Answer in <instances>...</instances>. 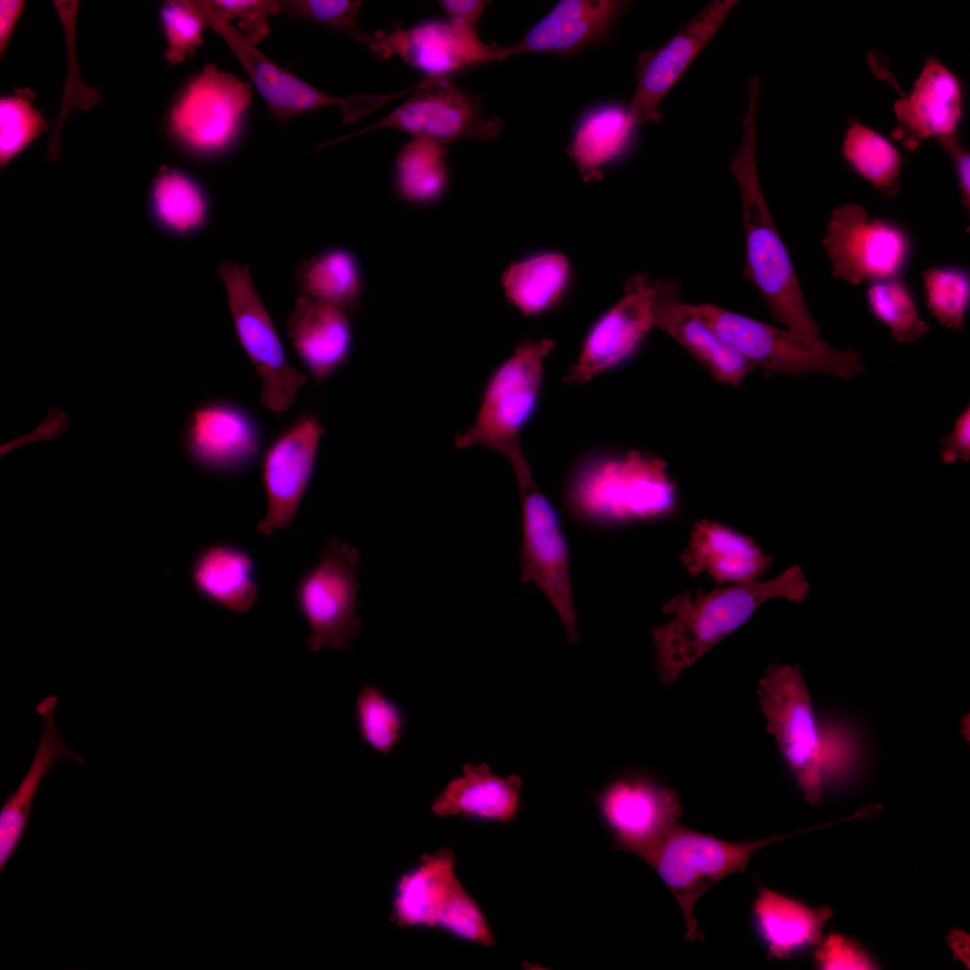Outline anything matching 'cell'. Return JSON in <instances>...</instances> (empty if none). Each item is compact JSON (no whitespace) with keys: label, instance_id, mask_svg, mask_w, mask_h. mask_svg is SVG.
I'll return each mask as SVG.
<instances>
[{"label":"cell","instance_id":"277c9868","mask_svg":"<svg viewBox=\"0 0 970 970\" xmlns=\"http://www.w3.org/2000/svg\"><path fill=\"white\" fill-rule=\"evenodd\" d=\"M554 346L550 339L517 345L513 355L489 375L477 417L467 430L456 435L455 447L483 445L502 454L513 469L527 463L521 432L537 410L543 362Z\"/></svg>","mask_w":970,"mask_h":970},{"label":"cell","instance_id":"6da1fadb","mask_svg":"<svg viewBox=\"0 0 970 970\" xmlns=\"http://www.w3.org/2000/svg\"><path fill=\"white\" fill-rule=\"evenodd\" d=\"M809 585L802 569L794 565L765 581H751L719 587L694 595L683 592L667 602L663 610L672 620L651 634L656 668L660 682L672 684L679 675L725 637L744 624L766 601L782 597L804 601Z\"/></svg>","mask_w":970,"mask_h":970},{"label":"cell","instance_id":"4dcf8cb0","mask_svg":"<svg viewBox=\"0 0 970 970\" xmlns=\"http://www.w3.org/2000/svg\"><path fill=\"white\" fill-rule=\"evenodd\" d=\"M147 212L162 232L187 237L207 225L210 204L206 190L195 177L183 170L163 165L151 183Z\"/></svg>","mask_w":970,"mask_h":970},{"label":"cell","instance_id":"d6a6232c","mask_svg":"<svg viewBox=\"0 0 970 970\" xmlns=\"http://www.w3.org/2000/svg\"><path fill=\"white\" fill-rule=\"evenodd\" d=\"M636 125L627 109L596 107L579 120L567 149L585 181L601 180L603 169L627 148Z\"/></svg>","mask_w":970,"mask_h":970},{"label":"cell","instance_id":"9a60e30c","mask_svg":"<svg viewBox=\"0 0 970 970\" xmlns=\"http://www.w3.org/2000/svg\"><path fill=\"white\" fill-rule=\"evenodd\" d=\"M734 0H714L690 19L664 45L637 57L636 86L628 114L636 126L662 118L659 105L717 33Z\"/></svg>","mask_w":970,"mask_h":970},{"label":"cell","instance_id":"bcb514c9","mask_svg":"<svg viewBox=\"0 0 970 970\" xmlns=\"http://www.w3.org/2000/svg\"><path fill=\"white\" fill-rule=\"evenodd\" d=\"M939 454L943 462L955 463L957 460L968 462L970 460V405H967L957 415L953 430L947 436L939 438Z\"/></svg>","mask_w":970,"mask_h":970},{"label":"cell","instance_id":"7c38bea8","mask_svg":"<svg viewBox=\"0 0 970 970\" xmlns=\"http://www.w3.org/2000/svg\"><path fill=\"white\" fill-rule=\"evenodd\" d=\"M515 474L522 507V581L534 583L542 591L563 622L569 640L577 643L569 551L560 516L536 487L529 466Z\"/></svg>","mask_w":970,"mask_h":970},{"label":"cell","instance_id":"1f68e13d","mask_svg":"<svg viewBox=\"0 0 970 970\" xmlns=\"http://www.w3.org/2000/svg\"><path fill=\"white\" fill-rule=\"evenodd\" d=\"M571 279L569 260L558 251H542L512 262L501 284L508 302L525 315L552 309L564 298Z\"/></svg>","mask_w":970,"mask_h":970},{"label":"cell","instance_id":"f6af8a7d","mask_svg":"<svg viewBox=\"0 0 970 970\" xmlns=\"http://www.w3.org/2000/svg\"><path fill=\"white\" fill-rule=\"evenodd\" d=\"M822 969H873L875 964L858 944L839 934L828 936L815 953Z\"/></svg>","mask_w":970,"mask_h":970},{"label":"cell","instance_id":"f35d334b","mask_svg":"<svg viewBox=\"0 0 970 970\" xmlns=\"http://www.w3.org/2000/svg\"><path fill=\"white\" fill-rule=\"evenodd\" d=\"M922 284L930 313L947 328L962 331L970 302L968 272L957 266H934L922 272Z\"/></svg>","mask_w":970,"mask_h":970},{"label":"cell","instance_id":"60d3db41","mask_svg":"<svg viewBox=\"0 0 970 970\" xmlns=\"http://www.w3.org/2000/svg\"><path fill=\"white\" fill-rule=\"evenodd\" d=\"M159 15L167 44L163 56L171 66H175L192 56L202 44L207 22L196 1H166Z\"/></svg>","mask_w":970,"mask_h":970},{"label":"cell","instance_id":"d590c367","mask_svg":"<svg viewBox=\"0 0 970 970\" xmlns=\"http://www.w3.org/2000/svg\"><path fill=\"white\" fill-rule=\"evenodd\" d=\"M842 150L851 168L877 190L888 197L896 193L902 158L886 138L856 123L847 130Z\"/></svg>","mask_w":970,"mask_h":970},{"label":"cell","instance_id":"e575fe53","mask_svg":"<svg viewBox=\"0 0 970 970\" xmlns=\"http://www.w3.org/2000/svg\"><path fill=\"white\" fill-rule=\"evenodd\" d=\"M445 146L412 137L398 153L394 167V185L405 201L426 205L436 202L445 192L448 170Z\"/></svg>","mask_w":970,"mask_h":970},{"label":"cell","instance_id":"9c48e42d","mask_svg":"<svg viewBox=\"0 0 970 970\" xmlns=\"http://www.w3.org/2000/svg\"><path fill=\"white\" fill-rule=\"evenodd\" d=\"M359 563L356 547L331 538L323 545L317 564L296 583L295 603L311 628L305 644L312 651H349L358 636Z\"/></svg>","mask_w":970,"mask_h":970},{"label":"cell","instance_id":"836d02e7","mask_svg":"<svg viewBox=\"0 0 970 970\" xmlns=\"http://www.w3.org/2000/svg\"><path fill=\"white\" fill-rule=\"evenodd\" d=\"M300 295L337 307L346 313L356 312L362 301L365 283L360 264L349 250H324L295 267Z\"/></svg>","mask_w":970,"mask_h":970},{"label":"cell","instance_id":"52a82bcc","mask_svg":"<svg viewBox=\"0 0 970 970\" xmlns=\"http://www.w3.org/2000/svg\"><path fill=\"white\" fill-rule=\"evenodd\" d=\"M787 835L731 842L678 824L647 857L675 897L685 921V939L703 940L693 909L698 899L726 876L744 871L751 856Z\"/></svg>","mask_w":970,"mask_h":970},{"label":"cell","instance_id":"83f0119b","mask_svg":"<svg viewBox=\"0 0 970 970\" xmlns=\"http://www.w3.org/2000/svg\"><path fill=\"white\" fill-rule=\"evenodd\" d=\"M961 88L957 78L936 59H929L912 93L895 105L898 119L917 139L947 137L961 117Z\"/></svg>","mask_w":970,"mask_h":970},{"label":"cell","instance_id":"f1b7e54d","mask_svg":"<svg viewBox=\"0 0 970 970\" xmlns=\"http://www.w3.org/2000/svg\"><path fill=\"white\" fill-rule=\"evenodd\" d=\"M752 913L768 957L780 959L818 944L833 914L828 907L812 908L766 887L758 890Z\"/></svg>","mask_w":970,"mask_h":970},{"label":"cell","instance_id":"44dd1931","mask_svg":"<svg viewBox=\"0 0 970 970\" xmlns=\"http://www.w3.org/2000/svg\"><path fill=\"white\" fill-rule=\"evenodd\" d=\"M184 445L200 467L216 473H236L258 457L260 432L247 410L227 401H210L192 412Z\"/></svg>","mask_w":970,"mask_h":970},{"label":"cell","instance_id":"8d00e7d4","mask_svg":"<svg viewBox=\"0 0 970 970\" xmlns=\"http://www.w3.org/2000/svg\"><path fill=\"white\" fill-rule=\"evenodd\" d=\"M866 299L871 315L889 328L897 342L913 343L929 332L930 326L921 317L911 290L899 276L869 281Z\"/></svg>","mask_w":970,"mask_h":970},{"label":"cell","instance_id":"d4e9b609","mask_svg":"<svg viewBox=\"0 0 970 970\" xmlns=\"http://www.w3.org/2000/svg\"><path fill=\"white\" fill-rule=\"evenodd\" d=\"M57 697L48 695L36 706L44 728L31 766L17 789L10 793L0 811V869L6 866L26 831L35 793L51 767L68 758L84 765V758L67 747L56 728L54 711Z\"/></svg>","mask_w":970,"mask_h":970},{"label":"cell","instance_id":"8fae6325","mask_svg":"<svg viewBox=\"0 0 970 970\" xmlns=\"http://www.w3.org/2000/svg\"><path fill=\"white\" fill-rule=\"evenodd\" d=\"M196 2L207 26L215 31L229 46L251 79V84L264 100L269 112L279 120L336 106L342 114V124L348 125L412 89L410 87L409 90L385 95L337 97L327 94L268 58L232 24L214 14L204 0Z\"/></svg>","mask_w":970,"mask_h":970},{"label":"cell","instance_id":"ba28073f","mask_svg":"<svg viewBox=\"0 0 970 970\" xmlns=\"http://www.w3.org/2000/svg\"><path fill=\"white\" fill-rule=\"evenodd\" d=\"M252 101V84L207 64L170 108L167 128L185 151L200 157L226 152L238 139Z\"/></svg>","mask_w":970,"mask_h":970},{"label":"cell","instance_id":"7a4b0ae2","mask_svg":"<svg viewBox=\"0 0 970 970\" xmlns=\"http://www.w3.org/2000/svg\"><path fill=\"white\" fill-rule=\"evenodd\" d=\"M757 98V93H748L741 145L729 163L742 200L745 241L743 274L756 287L776 321L803 337L818 339L820 328L808 311L788 249L761 190L756 163Z\"/></svg>","mask_w":970,"mask_h":970},{"label":"cell","instance_id":"5b68a950","mask_svg":"<svg viewBox=\"0 0 970 970\" xmlns=\"http://www.w3.org/2000/svg\"><path fill=\"white\" fill-rule=\"evenodd\" d=\"M767 730L780 747L805 798L819 804L832 762L833 728H820L798 666L772 665L760 680Z\"/></svg>","mask_w":970,"mask_h":970},{"label":"cell","instance_id":"5bb4252c","mask_svg":"<svg viewBox=\"0 0 970 970\" xmlns=\"http://www.w3.org/2000/svg\"><path fill=\"white\" fill-rule=\"evenodd\" d=\"M822 243L832 275L853 286L899 276L912 249L909 235L901 226L870 218L856 204L833 210Z\"/></svg>","mask_w":970,"mask_h":970},{"label":"cell","instance_id":"74e56055","mask_svg":"<svg viewBox=\"0 0 970 970\" xmlns=\"http://www.w3.org/2000/svg\"><path fill=\"white\" fill-rule=\"evenodd\" d=\"M355 715L362 741L378 753L389 754L402 737L405 720L401 708L375 685L366 684L359 692Z\"/></svg>","mask_w":970,"mask_h":970},{"label":"cell","instance_id":"484cf974","mask_svg":"<svg viewBox=\"0 0 970 970\" xmlns=\"http://www.w3.org/2000/svg\"><path fill=\"white\" fill-rule=\"evenodd\" d=\"M522 780L517 775H496L489 766L466 763L463 774L452 779L437 795L431 810L441 817L511 821L516 815Z\"/></svg>","mask_w":970,"mask_h":970},{"label":"cell","instance_id":"30bf717a","mask_svg":"<svg viewBox=\"0 0 970 970\" xmlns=\"http://www.w3.org/2000/svg\"><path fill=\"white\" fill-rule=\"evenodd\" d=\"M218 274L241 346L261 381L260 403L273 412L287 410L306 377L287 360L272 319L256 292L248 266L225 260Z\"/></svg>","mask_w":970,"mask_h":970},{"label":"cell","instance_id":"7402d4cb","mask_svg":"<svg viewBox=\"0 0 970 970\" xmlns=\"http://www.w3.org/2000/svg\"><path fill=\"white\" fill-rule=\"evenodd\" d=\"M652 323L700 361L719 382L739 386L755 366L723 340L700 316L695 304L681 300L673 280L652 281Z\"/></svg>","mask_w":970,"mask_h":970},{"label":"cell","instance_id":"c3c4849f","mask_svg":"<svg viewBox=\"0 0 970 970\" xmlns=\"http://www.w3.org/2000/svg\"><path fill=\"white\" fill-rule=\"evenodd\" d=\"M24 7L20 0H2L0 2V50L1 55L7 47L13 30Z\"/></svg>","mask_w":970,"mask_h":970},{"label":"cell","instance_id":"603a6c76","mask_svg":"<svg viewBox=\"0 0 970 970\" xmlns=\"http://www.w3.org/2000/svg\"><path fill=\"white\" fill-rule=\"evenodd\" d=\"M291 343L309 372L324 381L350 357L353 333L342 310L308 296H297L287 320Z\"/></svg>","mask_w":970,"mask_h":970},{"label":"cell","instance_id":"ac0fdd59","mask_svg":"<svg viewBox=\"0 0 970 970\" xmlns=\"http://www.w3.org/2000/svg\"><path fill=\"white\" fill-rule=\"evenodd\" d=\"M597 803L616 847L644 860L682 816L675 790L643 778L613 782L598 795Z\"/></svg>","mask_w":970,"mask_h":970},{"label":"cell","instance_id":"4fadbf2b","mask_svg":"<svg viewBox=\"0 0 970 970\" xmlns=\"http://www.w3.org/2000/svg\"><path fill=\"white\" fill-rule=\"evenodd\" d=\"M503 127L500 118L483 116L480 96L458 88L449 77H425L386 117L323 146L383 128L399 129L412 137L446 146L463 138L492 140Z\"/></svg>","mask_w":970,"mask_h":970},{"label":"cell","instance_id":"2e32d148","mask_svg":"<svg viewBox=\"0 0 970 970\" xmlns=\"http://www.w3.org/2000/svg\"><path fill=\"white\" fill-rule=\"evenodd\" d=\"M367 47L375 58L386 60L397 56L428 78H451L460 71L496 61L502 48L485 44L476 34L439 19L426 20L409 29L377 32Z\"/></svg>","mask_w":970,"mask_h":970},{"label":"cell","instance_id":"8992f818","mask_svg":"<svg viewBox=\"0 0 970 970\" xmlns=\"http://www.w3.org/2000/svg\"><path fill=\"white\" fill-rule=\"evenodd\" d=\"M702 320L728 345L766 376L823 373L845 380L865 370L856 350L833 348L822 339H809L731 312L714 304H695Z\"/></svg>","mask_w":970,"mask_h":970},{"label":"cell","instance_id":"d6986e66","mask_svg":"<svg viewBox=\"0 0 970 970\" xmlns=\"http://www.w3.org/2000/svg\"><path fill=\"white\" fill-rule=\"evenodd\" d=\"M621 300L591 325L576 363L564 381L583 384L628 359L653 326L652 281L643 273L630 278Z\"/></svg>","mask_w":970,"mask_h":970},{"label":"cell","instance_id":"b9f144b4","mask_svg":"<svg viewBox=\"0 0 970 970\" xmlns=\"http://www.w3.org/2000/svg\"><path fill=\"white\" fill-rule=\"evenodd\" d=\"M77 1H55L58 16L63 23L67 44L68 73L62 105L55 128L48 146L49 157L55 158L58 154L60 143V130L62 124L73 108L88 110L100 101L98 91L88 87L81 82L77 71L75 47V21L77 8Z\"/></svg>","mask_w":970,"mask_h":970},{"label":"cell","instance_id":"ee69618b","mask_svg":"<svg viewBox=\"0 0 970 970\" xmlns=\"http://www.w3.org/2000/svg\"><path fill=\"white\" fill-rule=\"evenodd\" d=\"M216 16L233 25L244 39L256 45L266 38L270 29L268 19L280 13L278 1L273 0H204Z\"/></svg>","mask_w":970,"mask_h":970},{"label":"cell","instance_id":"f546056e","mask_svg":"<svg viewBox=\"0 0 970 970\" xmlns=\"http://www.w3.org/2000/svg\"><path fill=\"white\" fill-rule=\"evenodd\" d=\"M454 865V852L442 848L425 854L416 866L403 873L393 894L394 922L402 927H435L439 912L460 882Z\"/></svg>","mask_w":970,"mask_h":970},{"label":"cell","instance_id":"e0dca14e","mask_svg":"<svg viewBox=\"0 0 970 970\" xmlns=\"http://www.w3.org/2000/svg\"><path fill=\"white\" fill-rule=\"evenodd\" d=\"M324 428L313 416L299 419L264 454L261 478L267 511L257 529L270 536L290 527L313 478Z\"/></svg>","mask_w":970,"mask_h":970},{"label":"cell","instance_id":"7bdbcfd3","mask_svg":"<svg viewBox=\"0 0 970 970\" xmlns=\"http://www.w3.org/2000/svg\"><path fill=\"white\" fill-rule=\"evenodd\" d=\"M363 1L360 0H282L278 1L280 13L293 19L306 20L348 35L354 40L366 44L372 35L363 31L357 17Z\"/></svg>","mask_w":970,"mask_h":970},{"label":"cell","instance_id":"cb8c5ba5","mask_svg":"<svg viewBox=\"0 0 970 970\" xmlns=\"http://www.w3.org/2000/svg\"><path fill=\"white\" fill-rule=\"evenodd\" d=\"M680 560L691 575L706 573L718 584L754 581L772 563L750 537L706 519L693 525Z\"/></svg>","mask_w":970,"mask_h":970},{"label":"cell","instance_id":"ab89813d","mask_svg":"<svg viewBox=\"0 0 970 970\" xmlns=\"http://www.w3.org/2000/svg\"><path fill=\"white\" fill-rule=\"evenodd\" d=\"M32 93L18 90L0 100V163L5 167L46 130L47 123L32 103Z\"/></svg>","mask_w":970,"mask_h":970},{"label":"cell","instance_id":"681fc988","mask_svg":"<svg viewBox=\"0 0 970 970\" xmlns=\"http://www.w3.org/2000/svg\"><path fill=\"white\" fill-rule=\"evenodd\" d=\"M955 162L957 176L961 190L962 201L967 211L970 206V182H969V154L965 150L958 148L952 143L947 146Z\"/></svg>","mask_w":970,"mask_h":970},{"label":"cell","instance_id":"4316f807","mask_svg":"<svg viewBox=\"0 0 970 970\" xmlns=\"http://www.w3.org/2000/svg\"><path fill=\"white\" fill-rule=\"evenodd\" d=\"M191 579L207 601L234 613L249 612L259 596L254 559L235 544L219 542L203 549L192 563Z\"/></svg>","mask_w":970,"mask_h":970},{"label":"cell","instance_id":"ffe728a7","mask_svg":"<svg viewBox=\"0 0 970 970\" xmlns=\"http://www.w3.org/2000/svg\"><path fill=\"white\" fill-rule=\"evenodd\" d=\"M629 5L630 2L622 0H561L519 42L502 47L496 61L527 52L569 58L607 40Z\"/></svg>","mask_w":970,"mask_h":970},{"label":"cell","instance_id":"f907efd6","mask_svg":"<svg viewBox=\"0 0 970 970\" xmlns=\"http://www.w3.org/2000/svg\"><path fill=\"white\" fill-rule=\"evenodd\" d=\"M950 944L952 948L959 957L963 959L966 958V949H968V939L966 935L961 931H956L951 933Z\"/></svg>","mask_w":970,"mask_h":970},{"label":"cell","instance_id":"3957f363","mask_svg":"<svg viewBox=\"0 0 970 970\" xmlns=\"http://www.w3.org/2000/svg\"><path fill=\"white\" fill-rule=\"evenodd\" d=\"M567 498L586 520L612 524L661 517L675 505L664 460L639 451L588 454L570 475Z\"/></svg>","mask_w":970,"mask_h":970},{"label":"cell","instance_id":"7dc6e473","mask_svg":"<svg viewBox=\"0 0 970 970\" xmlns=\"http://www.w3.org/2000/svg\"><path fill=\"white\" fill-rule=\"evenodd\" d=\"M448 22L477 35L476 24L481 20L489 1L485 0H439Z\"/></svg>","mask_w":970,"mask_h":970}]
</instances>
